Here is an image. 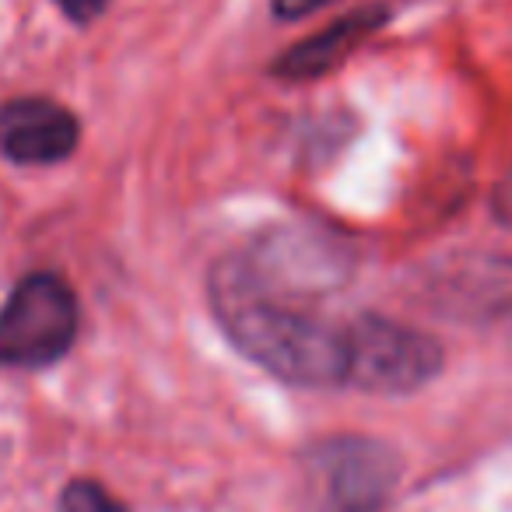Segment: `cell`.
Returning a JSON list of instances; mask_svg holds the SVG:
<instances>
[{
    "instance_id": "cell-10",
    "label": "cell",
    "mask_w": 512,
    "mask_h": 512,
    "mask_svg": "<svg viewBox=\"0 0 512 512\" xmlns=\"http://www.w3.org/2000/svg\"><path fill=\"white\" fill-rule=\"evenodd\" d=\"M57 4L67 18H74V22H92V18H99L102 11H106L109 0H57Z\"/></svg>"
},
{
    "instance_id": "cell-2",
    "label": "cell",
    "mask_w": 512,
    "mask_h": 512,
    "mask_svg": "<svg viewBox=\"0 0 512 512\" xmlns=\"http://www.w3.org/2000/svg\"><path fill=\"white\" fill-rule=\"evenodd\" d=\"M397 481L400 456L369 435H334L302 456V484L320 512H379Z\"/></svg>"
},
{
    "instance_id": "cell-11",
    "label": "cell",
    "mask_w": 512,
    "mask_h": 512,
    "mask_svg": "<svg viewBox=\"0 0 512 512\" xmlns=\"http://www.w3.org/2000/svg\"><path fill=\"white\" fill-rule=\"evenodd\" d=\"M323 4H330V0H274V11L281 18H302L309 11H320Z\"/></svg>"
},
{
    "instance_id": "cell-7",
    "label": "cell",
    "mask_w": 512,
    "mask_h": 512,
    "mask_svg": "<svg viewBox=\"0 0 512 512\" xmlns=\"http://www.w3.org/2000/svg\"><path fill=\"white\" fill-rule=\"evenodd\" d=\"M386 22V11L383 8H358L351 15H344L341 22H334L330 29L316 32V36L302 39L299 46L278 57L274 64V74L288 81H309V78H320V74L334 71L341 60L351 57V50L365 43L379 25Z\"/></svg>"
},
{
    "instance_id": "cell-6",
    "label": "cell",
    "mask_w": 512,
    "mask_h": 512,
    "mask_svg": "<svg viewBox=\"0 0 512 512\" xmlns=\"http://www.w3.org/2000/svg\"><path fill=\"white\" fill-rule=\"evenodd\" d=\"M81 141L78 116L67 106L39 95L0 106V155L18 165L64 162Z\"/></svg>"
},
{
    "instance_id": "cell-4",
    "label": "cell",
    "mask_w": 512,
    "mask_h": 512,
    "mask_svg": "<svg viewBox=\"0 0 512 512\" xmlns=\"http://www.w3.org/2000/svg\"><path fill=\"white\" fill-rule=\"evenodd\" d=\"M232 264L253 285L292 299L330 295L348 281L355 267L348 246L334 232L316 228H278L260 235L246 253L232 256Z\"/></svg>"
},
{
    "instance_id": "cell-5",
    "label": "cell",
    "mask_w": 512,
    "mask_h": 512,
    "mask_svg": "<svg viewBox=\"0 0 512 512\" xmlns=\"http://www.w3.org/2000/svg\"><path fill=\"white\" fill-rule=\"evenodd\" d=\"M78 337V299L57 274H29L0 309V365L43 369Z\"/></svg>"
},
{
    "instance_id": "cell-8",
    "label": "cell",
    "mask_w": 512,
    "mask_h": 512,
    "mask_svg": "<svg viewBox=\"0 0 512 512\" xmlns=\"http://www.w3.org/2000/svg\"><path fill=\"white\" fill-rule=\"evenodd\" d=\"M60 512H130L116 495H109L99 481L78 477L60 495Z\"/></svg>"
},
{
    "instance_id": "cell-9",
    "label": "cell",
    "mask_w": 512,
    "mask_h": 512,
    "mask_svg": "<svg viewBox=\"0 0 512 512\" xmlns=\"http://www.w3.org/2000/svg\"><path fill=\"white\" fill-rule=\"evenodd\" d=\"M491 211H495V218L502 221V225L512 228V165H509V172L498 179L495 193H491Z\"/></svg>"
},
{
    "instance_id": "cell-3",
    "label": "cell",
    "mask_w": 512,
    "mask_h": 512,
    "mask_svg": "<svg viewBox=\"0 0 512 512\" xmlns=\"http://www.w3.org/2000/svg\"><path fill=\"white\" fill-rule=\"evenodd\" d=\"M442 369V348L411 323L365 313L348 323V376L344 386L376 397H404L432 383Z\"/></svg>"
},
{
    "instance_id": "cell-1",
    "label": "cell",
    "mask_w": 512,
    "mask_h": 512,
    "mask_svg": "<svg viewBox=\"0 0 512 512\" xmlns=\"http://www.w3.org/2000/svg\"><path fill=\"white\" fill-rule=\"evenodd\" d=\"M207 299L228 341L281 383L309 390L344 386L348 323L323 316L309 306V299H292L253 285L232 264V256H225L211 271Z\"/></svg>"
}]
</instances>
